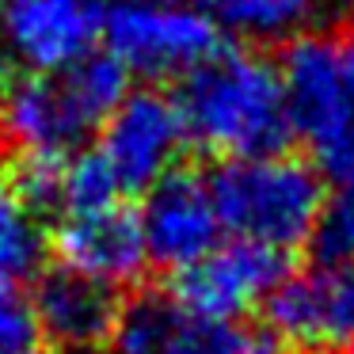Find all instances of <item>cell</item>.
<instances>
[{
	"mask_svg": "<svg viewBox=\"0 0 354 354\" xmlns=\"http://www.w3.org/2000/svg\"><path fill=\"white\" fill-rule=\"evenodd\" d=\"M244 354H286V351L267 335V331H252V343L244 346Z\"/></svg>",
	"mask_w": 354,
	"mask_h": 354,
	"instance_id": "18",
	"label": "cell"
},
{
	"mask_svg": "<svg viewBox=\"0 0 354 354\" xmlns=\"http://www.w3.org/2000/svg\"><path fill=\"white\" fill-rule=\"evenodd\" d=\"M270 339L297 354H346L354 346V263H308L267 301Z\"/></svg>",
	"mask_w": 354,
	"mask_h": 354,
	"instance_id": "6",
	"label": "cell"
},
{
	"mask_svg": "<svg viewBox=\"0 0 354 354\" xmlns=\"http://www.w3.org/2000/svg\"><path fill=\"white\" fill-rule=\"evenodd\" d=\"M50 252L46 214L16 187H0V286H24L42 274Z\"/></svg>",
	"mask_w": 354,
	"mask_h": 354,
	"instance_id": "14",
	"label": "cell"
},
{
	"mask_svg": "<svg viewBox=\"0 0 354 354\" xmlns=\"http://www.w3.org/2000/svg\"><path fill=\"white\" fill-rule=\"evenodd\" d=\"M290 138H301L320 176H354V27L305 31L278 65Z\"/></svg>",
	"mask_w": 354,
	"mask_h": 354,
	"instance_id": "3",
	"label": "cell"
},
{
	"mask_svg": "<svg viewBox=\"0 0 354 354\" xmlns=\"http://www.w3.org/2000/svg\"><path fill=\"white\" fill-rule=\"evenodd\" d=\"M0 168H4V145H0Z\"/></svg>",
	"mask_w": 354,
	"mask_h": 354,
	"instance_id": "20",
	"label": "cell"
},
{
	"mask_svg": "<svg viewBox=\"0 0 354 354\" xmlns=\"http://www.w3.org/2000/svg\"><path fill=\"white\" fill-rule=\"evenodd\" d=\"M187 145L225 160L274 156L290 141L278 65L255 50H217L176 95Z\"/></svg>",
	"mask_w": 354,
	"mask_h": 354,
	"instance_id": "1",
	"label": "cell"
},
{
	"mask_svg": "<svg viewBox=\"0 0 354 354\" xmlns=\"http://www.w3.org/2000/svg\"><path fill=\"white\" fill-rule=\"evenodd\" d=\"M46 339L35 320L31 297L16 286H0V354H42Z\"/></svg>",
	"mask_w": 354,
	"mask_h": 354,
	"instance_id": "17",
	"label": "cell"
},
{
	"mask_svg": "<svg viewBox=\"0 0 354 354\" xmlns=\"http://www.w3.org/2000/svg\"><path fill=\"white\" fill-rule=\"evenodd\" d=\"M252 331L240 324L198 320L171 293H141L122 301L111 351L115 354H244Z\"/></svg>",
	"mask_w": 354,
	"mask_h": 354,
	"instance_id": "12",
	"label": "cell"
},
{
	"mask_svg": "<svg viewBox=\"0 0 354 354\" xmlns=\"http://www.w3.org/2000/svg\"><path fill=\"white\" fill-rule=\"evenodd\" d=\"M183 145L187 133L176 100L156 88H141L118 103L92 153L100 156L118 198H126V194L153 191L164 176H171Z\"/></svg>",
	"mask_w": 354,
	"mask_h": 354,
	"instance_id": "7",
	"label": "cell"
},
{
	"mask_svg": "<svg viewBox=\"0 0 354 354\" xmlns=\"http://www.w3.org/2000/svg\"><path fill=\"white\" fill-rule=\"evenodd\" d=\"M286 274H290V267H286L282 252L232 236L221 240L183 274H176L171 301L198 320L236 324L240 316L267 305Z\"/></svg>",
	"mask_w": 354,
	"mask_h": 354,
	"instance_id": "8",
	"label": "cell"
},
{
	"mask_svg": "<svg viewBox=\"0 0 354 354\" xmlns=\"http://www.w3.org/2000/svg\"><path fill=\"white\" fill-rule=\"evenodd\" d=\"M308 240L316 263H354V176L335 179V187L324 194Z\"/></svg>",
	"mask_w": 354,
	"mask_h": 354,
	"instance_id": "16",
	"label": "cell"
},
{
	"mask_svg": "<svg viewBox=\"0 0 354 354\" xmlns=\"http://www.w3.org/2000/svg\"><path fill=\"white\" fill-rule=\"evenodd\" d=\"M31 308L46 343L62 354H95L115 335L122 297L118 290L80 278L73 270H46L31 293Z\"/></svg>",
	"mask_w": 354,
	"mask_h": 354,
	"instance_id": "13",
	"label": "cell"
},
{
	"mask_svg": "<svg viewBox=\"0 0 354 354\" xmlns=\"http://www.w3.org/2000/svg\"><path fill=\"white\" fill-rule=\"evenodd\" d=\"M103 39L126 73L145 80H183L221 50L217 24L206 12L156 0H107Z\"/></svg>",
	"mask_w": 354,
	"mask_h": 354,
	"instance_id": "5",
	"label": "cell"
},
{
	"mask_svg": "<svg viewBox=\"0 0 354 354\" xmlns=\"http://www.w3.org/2000/svg\"><path fill=\"white\" fill-rule=\"evenodd\" d=\"M0 88H4V84H0Z\"/></svg>",
	"mask_w": 354,
	"mask_h": 354,
	"instance_id": "22",
	"label": "cell"
},
{
	"mask_svg": "<svg viewBox=\"0 0 354 354\" xmlns=\"http://www.w3.org/2000/svg\"><path fill=\"white\" fill-rule=\"evenodd\" d=\"M107 0H0V42L27 73H62L95 54Z\"/></svg>",
	"mask_w": 354,
	"mask_h": 354,
	"instance_id": "9",
	"label": "cell"
},
{
	"mask_svg": "<svg viewBox=\"0 0 354 354\" xmlns=\"http://www.w3.org/2000/svg\"><path fill=\"white\" fill-rule=\"evenodd\" d=\"M138 221L149 263L171 274H183L202 255H209L225 232L217 221L214 198H209L206 176H194L183 168L164 176L153 191H145Z\"/></svg>",
	"mask_w": 354,
	"mask_h": 354,
	"instance_id": "11",
	"label": "cell"
},
{
	"mask_svg": "<svg viewBox=\"0 0 354 354\" xmlns=\"http://www.w3.org/2000/svg\"><path fill=\"white\" fill-rule=\"evenodd\" d=\"M217 221L229 236L252 240L270 252H290L313 236L324 206V176L297 156L225 160L206 176Z\"/></svg>",
	"mask_w": 354,
	"mask_h": 354,
	"instance_id": "4",
	"label": "cell"
},
{
	"mask_svg": "<svg viewBox=\"0 0 354 354\" xmlns=\"http://www.w3.org/2000/svg\"><path fill=\"white\" fill-rule=\"evenodd\" d=\"M354 0H221L225 24L252 39H286L324 16L346 12Z\"/></svg>",
	"mask_w": 354,
	"mask_h": 354,
	"instance_id": "15",
	"label": "cell"
},
{
	"mask_svg": "<svg viewBox=\"0 0 354 354\" xmlns=\"http://www.w3.org/2000/svg\"><path fill=\"white\" fill-rule=\"evenodd\" d=\"M346 354H354V346H351V351H346Z\"/></svg>",
	"mask_w": 354,
	"mask_h": 354,
	"instance_id": "21",
	"label": "cell"
},
{
	"mask_svg": "<svg viewBox=\"0 0 354 354\" xmlns=\"http://www.w3.org/2000/svg\"><path fill=\"white\" fill-rule=\"evenodd\" d=\"M130 95V73L88 54L62 73H24L0 88V145L19 160H69Z\"/></svg>",
	"mask_w": 354,
	"mask_h": 354,
	"instance_id": "2",
	"label": "cell"
},
{
	"mask_svg": "<svg viewBox=\"0 0 354 354\" xmlns=\"http://www.w3.org/2000/svg\"><path fill=\"white\" fill-rule=\"evenodd\" d=\"M156 4H176V8H198V12H206L209 4H221V0H156Z\"/></svg>",
	"mask_w": 354,
	"mask_h": 354,
	"instance_id": "19",
	"label": "cell"
},
{
	"mask_svg": "<svg viewBox=\"0 0 354 354\" xmlns=\"http://www.w3.org/2000/svg\"><path fill=\"white\" fill-rule=\"evenodd\" d=\"M50 252L57 255L62 270L92 278L107 290L138 282L149 267L138 209L126 202L57 214V225L50 232Z\"/></svg>",
	"mask_w": 354,
	"mask_h": 354,
	"instance_id": "10",
	"label": "cell"
}]
</instances>
